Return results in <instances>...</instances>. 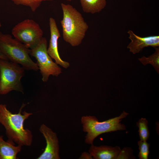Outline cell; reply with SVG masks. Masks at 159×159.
Instances as JSON below:
<instances>
[{"instance_id": "7c38bea8", "label": "cell", "mask_w": 159, "mask_h": 159, "mask_svg": "<svg viewBox=\"0 0 159 159\" xmlns=\"http://www.w3.org/2000/svg\"><path fill=\"white\" fill-rule=\"evenodd\" d=\"M22 146H15L14 142L8 139L6 141L0 135V159H16Z\"/></svg>"}, {"instance_id": "277c9868", "label": "cell", "mask_w": 159, "mask_h": 159, "mask_svg": "<svg viewBox=\"0 0 159 159\" xmlns=\"http://www.w3.org/2000/svg\"><path fill=\"white\" fill-rule=\"evenodd\" d=\"M128 115V113L124 111L119 116L103 122L99 121L94 116H83L81 119L83 130L87 133L85 136V143L93 144L94 139L102 134L125 130V125L121 122Z\"/></svg>"}, {"instance_id": "5b68a950", "label": "cell", "mask_w": 159, "mask_h": 159, "mask_svg": "<svg viewBox=\"0 0 159 159\" xmlns=\"http://www.w3.org/2000/svg\"><path fill=\"white\" fill-rule=\"evenodd\" d=\"M24 69L19 64L8 59H0V95H6L12 90L24 93L21 82Z\"/></svg>"}, {"instance_id": "ac0fdd59", "label": "cell", "mask_w": 159, "mask_h": 159, "mask_svg": "<svg viewBox=\"0 0 159 159\" xmlns=\"http://www.w3.org/2000/svg\"><path fill=\"white\" fill-rule=\"evenodd\" d=\"M133 150L130 148L126 147L124 148L120 152L117 159H134L135 157L133 155Z\"/></svg>"}, {"instance_id": "7a4b0ae2", "label": "cell", "mask_w": 159, "mask_h": 159, "mask_svg": "<svg viewBox=\"0 0 159 159\" xmlns=\"http://www.w3.org/2000/svg\"><path fill=\"white\" fill-rule=\"evenodd\" d=\"M63 18L60 21L64 40L72 47L79 45L85 36L89 26L82 14L72 6L61 4Z\"/></svg>"}, {"instance_id": "52a82bcc", "label": "cell", "mask_w": 159, "mask_h": 159, "mask_svg": "<svg viewBox=\"0 0 159 159\" xmlns=\"http://www.w3.org/2000/svg\"><path fill=\"white\" fill-rule=\"evenodd\" d=\"M14 37L29 49L36 46L43 37V32L34 20L26 19L15 25L12 29Z\"/></svg>"}, {"instance_id": "8fae6325", "label": "cell", "mask_w": 159, "mask_h": 159, "mask_svg": "<svg viewBox=\"0 0 159 159\" xmlns=\"http://www.w3.org/2000/svg\"><path fill=\"white\" fill-rule=\"evenodd\" d=\"M121 150L120 147L117 146H97L92 144L89 153L94 159H117Z\"/></svg>"}, {"instance_id": "44dd1931", "label": "cell", "mask_w": 159, "mask_h": 159, "mask_svg": "<svg viewBox=\"0 0 159 159\" xmlns=\"http://www.w3.org/2000/svg\"><path fill=\"white\" fill-rule=\"evenodd\" d=\"M67 1H71L72 0H66Z\"/></svg>"}, {"instance_id": "e0dca14e", "label": "cell", "mask_w": 159, "mask_h": 159, "mask_svg": "<svg viewBox=\"0 0 159 159\" xmlns=\"http://www.w3.org/2000/svg\"><path fill=\"white\" fill-rule=\"evenodd\" d=\"M139 153L138 156L139 159H148L149 153L150 144L147 141L140 140L138 142Z\"/></svg>"}, {"instance_id": "2e32d148", "label": "cell", "mask_w": 159, "mask_h": 159, "mask_svg": "<svg viewBox=\"0 0 159 159\" xmlns=\"http://www.w3.org/2000/svg\"><path fill=\"white\" fill-rule=\"evenodd\" d=\"M17 5H21L30 7L31 11L35 12L40 6L42 1L53 0H11Z\"/></svg>"}, {"instance_id": "8992f818", "label": "cell", "mask_w": 159, "mask_h": 159, "mask_svg": "<svg viewBox=\"0 0 159 159\" xmlns=\"http://www.w3.org/2000/svg\"><path fill=\"white\" fill-rule=\"evenodd\" d=\"M47 45L46 39L43 37L36 46L29 49V54L36 59L37 64L42 76V80L44 82H47L50 75L58 76L62 70L48 54Z\"/></svg>"}, {"instance_id": "3957f363", "label": "cell", "mask_w": 159, "mask_h": 159, "mask_svg": "<svg viewBox=\"0 0 159 159\" xmlns=\"http://www.w3.org/2000/svg\"><path fill=\"white\" fill-rule=\"evenodd\" d=\"M0 51L10 61L20 64L27 70L37 71V64L29 56V49L9 34L0 32Z\"/></svg>"}, {"instance_id": "ba28073f", "label": "cell", "mask_w": 159, "mask_h": 159, "mask_svg": "<svg viewBox=\"0 0 159 159\" xmlns=\"http://www.w3.org/2000/svg\"><path fill=\"white\" fill-rule=\"evenodd\" d=\"M40 132L46 140V146L42 153L37 159H59V146L56 133L44 124L41 125Z\"/></svg>"}, {"instance_id": "4fadbf2b", "label": "cell", "mask_w": 159, "mask_h": 159, "mask_svg": "<svg viewBox=\"0 0 159 159\" xmlns=\"http://www.w3.org/2000/svg\"><path fill=\"white\" fill-rule=\"evenodd\" d=\"M83 11L94 14L99 13L106 6V0H80Z\"/></svg>"}, {"instance_id": "9a60e30c", "label": "cell", "mask_w": 159, "mask_h": 159, "mask_svg": "<svg viewBox=\"0 0 159 159\" xmlns=\"http://www.w3.org/2000/svg\"><path fill=\"white\" fill-rule=\"evenodd\" d=\"M148 121L146 118L142 117L136 122L138 128L139 135L140 140L147 141L149 138L150 133L148 126Z\"/></svg>"}, {"instance_id": "ffe728a7", "label": "cell", "mask_w": 159, "mask_h": 159, "mask_svg": "<svg viewBox=\"0 0 159 159\" xmlns=\"http://www.w3.org/2000/svg\"><path fill=\"white\" fill-rule=\"evenodd\" d=\"M1 23L0 22V28L1 27Z\"/></svg>"}, {"instance_id": "d6986e66", "label": "cell", "mask_w": 159, "mask_h": 159, "mask_svg": "<svg viewBox=\"0 0 159 159\" xmlns=\"http://www.w3.org/2000/svg\"><path fill=\"white\" fill-rule=\"evenodd\" d=\"M0 59H8L7 57L0 51ZM9 60V59H8Z\"/></svg>"}, {"instance_id": "9c48e42d", "label": "cell", "mask_w": 159, "mask_h": 159, "mask_svg": "<svg viewBox=\"0 0 159 159\" xmlns=\"http://www.w3.org/2000/svg\"><path fill=\"white\" fill-rule=\"evenodd\" d=\"M50 37L49 46L47 49L49 55L54 59L55 63L65 68L69 66V63L63 60L60 58L58 50V40L60 35L56 21L52 17L49 19Z\"/></svg>"}, {"instance_id": "6da1fadb", "label": "cell", "mask_w": 159, "mask_h": 159, "mask_svg": "<svg viewBox=\"0 0 159 159\" xmlns=\"http://www.w3.org/2000/svg\"><path fill=\"white\" fill-rule=\"evenodd\" d=\"M25 105L23 104L18 113H13L7 108L6 105L0 104V123L6 130L8 139L21 146H30L33 141L32 132L25 129L24 123L32 113L26 111L21 114V110Z\"/></svg>"}, {"instance_id": "5bb4252c", "label": "cell", "mask_w": 159, "mask_h": 159, "mask_svg": "<svg viewBox=\"0 0 159 159\" xmlns=\"http://www.w3.org/2000/svg\"><path fill=\"white\" fill-rule=\"evenodd\" d=\"M154 53L148 57L143 56L138 58L139 61L144 65L148 64L152 65L157 72H159V48H155Z\"/></svg>"}, {"instance_id": "30bf717a", "label": "cell", "mask_w": 159, "mask_h": 159, "mask_svg": "<svg viewBox=\"0 0 159 159\" xmlns=\"http://www.w3.org/2000/svg\"><path fill=\"white\" fill-rule=\"evenodd\" d=\"M131 42L127 47L130 52L133 54L139 53L145 47H159V36L153 35L142 37L136 34L131 30L127 32Z\"/></svg>"}]
</instances>
